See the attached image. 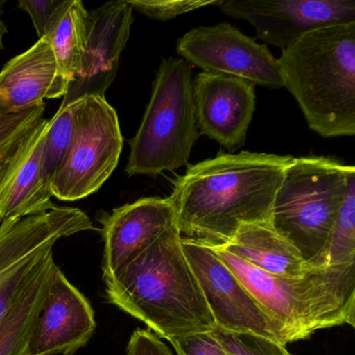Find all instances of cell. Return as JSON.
<instances>
[{"label":"cell","mask_w":355,"mask_h":355,"mask_svg":"<svg viewBox=\"0 0 355 355\" xmlns=\"http://www.w3.org/2000/svg\"><path fill=\"white\" fill-rule=\"evenodd\" d=\"M291 155L220 153L189 166L169 199L175 225L187 238L224 245L242 226L270 221Z\"/></svg>","instance_id":"cell-1"},{"label":"cell","mask_w":355,"mask_h":355,"mask_svg":"<svg viewBox=\"0 0 355 355\" xmlns=\"http://www.w3.org/2000/svg\"><path fill=\"white\" fill-rule=\"evenodd\" d=\"M105 282L110 302L166 340L217 328L175 224Z\"/></svg>","instance_id":"cell-2"},{"label":"cell","mask_w":355,"mask_h":355,"mask_svg":"<svg viewBox=\"0 0 355 355\" xmlns=\"http://www.w3.org/2000/svg\"><path fill=\"white\" fill-rule=\"evenodd\" d=\"M284 87L324 138L355 134V22L313 31L277 59Z\"/></svg>","instance_id":"cell-3"},{"label":"cell","mask_w":355,"mask_h":355,"mask_svg":"<svg viewBox=\"0 0 355 355\" xmlns=\"http://www.w3.org/2000/svg\"><path fill=\"white\" fill-rule=\"evenodd\" d=\"M211 246L282 326L288 344L305 340L317 330L344 324L354 327V265L313 268L300 277H280L257 269L218 245Z\"/></svg>","instance_id":"cell-4"},{"label":"cell","mask_w":355,"mask_h":355,"mask_svg":"<svg viewBox=\"0 0 355 355\" xmlns=\"http://www.w3.org/2000/svg\"><path fill=\"white\" fill-rule=\"evenodd\" d=\"M354 170L325 157L293 159L276 193L269 223L311 268L326 267L334 222Z\"/></svg>","instance_id":"cell-5"},{"label":"cell","mask_w":355,"mask_h":355,"mask_svg":"<svg viewBox=\"0 0 355 355\" xmlns=\"http://www.w3.org/2000/svg\"><path fill=\"white\" fill-rule=\"evenodd\" d=\"M198 138L192 68L184 59H163L142 123L130 141L126 173L157 178L180 169Z\"/></svg>","instance_id":"cell-6"},{"label":"cell","mask_w":355,"mask_h":355,"mask_svg":"<svg viewBox=\"0 0 355 355\" xmlns=\"http://www.w3.org/2000/svg\"><path fill=\"white\" fill-rule=\"evenodd\" d=\"M73 136L51 182L53 196L76 201L97 192L119 163L123 137L117 113L105 97L76 103Z\"/></svg>","instance_id":"cell-7"},{"label":"cell","mask_w":355,"mask_h":355,"mask_svg":"<svg viewBox=\"0 0 355 355\" xmlns=\"http://www.w3.org/2000/svg\"><path fill=\"white\" fill-rule=\"evenodd\" d=\"M94 230L85 211L55 209L0 223V321L13 306L43 257L62 238Z\"/></svg>","instance_id":"cell-8"},{"label":"cell","mask_w":355,"mask_h":355,"mask_svg":"<svg viewBox=\"0 0 355 355\" xmlns=\"http://www.w3.org/2000/svg\"><path fill=\"white\" fill-rule=\"evenodd\" d=\"M182 249L217 328L263 336L282 346L288 344L282 326L245 288L211 245L182 238Z\"/></svg>","instance_id":"cell-9"},{"label":"cell","mask_w":355,"mask_h":355,"mask_svg":"<svg viewBox=\"0 0 355 355\" xmlns=\"http://www.w3.org/2000/svg\"><path fill=\"white\" fill-rule=\"evenodd\" d=\"M176 51L207 73L234 76L266 88L284 87L277 59L268 47L226 22L190 31L178 39Z\"/></svg>","instance_id":"cell-10"},{"label":"cell","mask_w":355,"mask_h":355,"mask_svg":"<svg viewBox=\"0 0 355 355\" xmlns=\"http://www.w3.org/2000/svg\"><path fill=\"white\" fill-rule=\"evenodd\" d=\"M219 7L248 21L257 39L282 51L313 31L355 22L354 0H222Z\"/></svg>","instance_id":"cell-11"},{"label":"cell","mask_w":355,"mask_h":355,"mask_svg":"<svg viewBox=\"0 0 355 355\" xmlns=\"http://www.w3.org/2000/svg\"><path fill=\"white\" fill-rule=\"evenodd\" d=\"M132 8L124 0L110 1L89 12L88 40L80 73L70 83L61 107L87 96L105 97L119 68L130 37Z\"/></svg>","instance_id":"cell-12"},{"label":"cell","mask_w":355,"mask_h":355,"mask_svg":"<svg viewBox=\"0 0 355 355\" xmlns=\"http://www.w3.org/2000/svg\"><path fill=\"white\" fill-rule=\"evenodd\" d=\"M95 328L90 302L55 265L33 327L28 355H71L89 342Z\"/></svg>","instance_id":"cell-13"},{"label":"cell","mask_w":355,"mask_h":355,"mask_svg":"<svg viewBox=\"0 0 355 355\" xmlns=\"http://www.w3.org/2000/svg\"><path fill=\"white\" fill-rule=\"evenodd\" d=\"M255 86L242 78L201 72L193 82L201 134L230 151L244 146L255 111Z\"/></svg>","instance_id":"cell-14"},{"label":"cell","mask_w":355,"mask_h":355,"mask_svg":"<svg viewBox=\"0 0 355 355\" xmlns=\"http://www.w3.org/2000/svg\"><path fill=\"white\" fill-rule=\"evenodd\" d=\"M103 224L105 252L103 280L110 279L132 259L153 245L164 232L175 224L169 197H145L114 209L99 211Z\"/></svg>","instance_id":"cell-15"},{"label":"cell","mask_w":355,"mask_h":355,"mask_svg":"<svg viewBox=\"0 0 355 355\" xmlns=\"http://www.w3.org/2000/svg\"><path fill=\"white\" fill-rule=\"evenodd\" d=\"M49 120L43 118L0 173V223L55 209L51 182L43 170L42 153Z\"/></svg>","instance_id":"cell-16"},{"label":"cell","mask_w":355,"mask_h":355,"mask_svg":"<svg viewBox=\"0 0 355 355\" xmlns=\"http://www.w3.org/2000/svg\"><path fill=\"white\" fill-rule=\"evenodd\" d=\"M69 84L60 76L49 38L39 39L28 51L6 64L0 72V111L15 114L65 96Z\"/></svg>","instance_id":"cell-17"},{"label":"cell","mask_w":355,"mask_h":355,"mask_svg":"<svg viewBox=\"0 0 355 355\" xmlns=\"http://www.w3.org/2000/svg\"><path fill=\"white\" fill-rule=\"evenodd\" d=\"M218 246L274 276L300 277L313 269L296 247L280 236L269 222L242 226L230 242Z\"/></svg>","instance_id":"cell-18"},{"label":"cell","mask_w":355,"mask_h":355,"mask_svg":"<svg viewBox=\"0 0 355 355\" xmlns=\"http://www.w3.org/2000/svg\"><path fill=\"white\" fill-rule=\"evenodd\" d=\"M55 265L53 250L43 257L13 306L0 321V355H28L33 327L49 291Z\"/></svg>","instance_id":"cell-19"},{"label":"cell","mask_w":355,"mask_h":355,"mask_svg":"<svg viewBox=\"0 0 355 355\" xmlns=\"http://www.w3.org/2000/svg\"><path fill=\"white\" fill-rule=\"evenodd\" d=\"M89 12L80 0H70L65 13L47 36L60 76L70 85L82 69L88 40Z\"/></svg>","instance_id":"cell-20"},{"label":"cell","mask_w":355,"mask_h":355,"mask_svg":"<svg viewBox=\"0 0 355 355\" xmlns=\"http://www.w3.org/2000/svg\"><path fill=\"white\" fill-rule=\"evenodd\" d=\"M325 261L327 266L355 265V169L349 174L346 193L326 249Z\"/></svg>","instance_id":"cell-21"},{"label":"cell","mask_w":355,"mask_h":355,"mask_svg":"<svg viewBox=\"0 0 355 355\" xmlns=\"http://www.w3.org/2000/svg\"><path fill=\"white\" fill-rule=\"evenodd\" d=\"M44 111V103L28 107L19 113L5 114L0 111V173L43 119Z\"/></svg>","instance_id":"cell-22"},{"label":"cell","mask_w":355,"mask_h":355,"mask_svg":"<svg viewBox=\"0 0 355 355\" xmlns=\"http://www.w3.org/2000/svg\"><path fill=\"white\" fill-rule=\"evenodd\" d=\"M76 103L60 107L59 111L49 120V128L43 146L42 164L45 175L53 182L71 143L73 136Z\"/></svg>","instance_id":"cell-23"},{"label":"cell","mask_w":355,"mask_h":355,"mask_svg":"<svg viewBox=\"0 0 355 355\" xmlns=\"http://www.w3.org/2000/svg\"><path fill=\"white\" fill-rule=\"evenodd\" d=\"M128 3L132 10L151 19L168 21L207 6H220L221 0H130Z\"/></svg>","instance_id":"cell-24"},{"label":"cell","mask_w":355,"mask_h":355,"mask_svg":"<svg viewBox=\"0 0 355 355\" xmlns=\"http://www.w3.org/2000/svg\"><path fill=\"white\" fill-rule=\"evenodd\" d=\"M70 0H20L18 7L32 18L39 39L49 36L61 19Z\"/></svg>","instance_id":"cell-25"},{"label":"cell","mask_w":355,"mask_h":355,"mask_svg":"<svg viewBox=\"0 0 355 355\" xmlns=\"http://www.w3.org/2000/svg\"><path fill=\"white\" fill-rule=\"evenodd\" d=\"M169 342L178 355H228L211 332L189 334Z\"/></svg>","instance_id":"cell-26"},{"label":"cell","mask_w":355,"mask_h":355,"mask_svg":"<svg viewBox=\"0 0 355 355\" xmlns=\"http://www.w3.org/2000/svg\"><path fill=\"white\" fill-rule=\"evenodd\" d=\"M126 355H174L150 330L137 329L130 336Z\"/></svg>","instance_id":"cell-27"},{"label":"cell","mask_w":355,"mask_h":355,"mask_svg":"<svg viewBox=\"0 0 355 355\" xmlns=\"http://www.w3.org/2000/svg\"><path fill=\"white\" fill-rule=\"evenodd\" d=\"M5 0H0V51H3L5 49L3 46V37H5L6 34H8V28L6 26L5 22L1 19V16H3V5H5Z\"/></svg>","instance_id":"cell-28"},{"label":"cell","mask_w":355,"mask_h":355,"mask_svg":"<svg viewBox=\"0 0 355 355\" xmlns=\"http://www.w3.org/2000/svg\"><path fill=\"white\" fill-rule=\"evenodd\" d=\"M286 355H292V354H291V353L288 352V353H286Z\"/></svg>","instance_id":"cell-29"},{"label":"cell","mask_w":355,"mask_h":355,"mask_svg":"<svg viewBox=\"0 0 355 355\" xmlns=\"http://www.w3.org/2000/svg\"><path fill=\"white\" fill-rule=\"evenodd\" d=\"M228 355H234V354H230V353H228Z\"/></svg>","instance_id":"cell-30"}]
</instances>
